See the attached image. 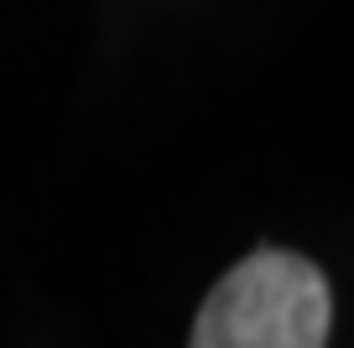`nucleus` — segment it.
Segmentation results:
<instances>
[{"mask_svg": "<svg viewBox=\"0 0 354 348\" xmlns=\"http://www.w3.org/2000/svg\"><path fill=\"white\" fill-rule=\"evenodd\" d=\"M333 296L313 260L250 250L203 296L188 348H328Z\"/></svg>", "mask_w": 354, "mask_h": 348, "instance_id": "1", "label": "nucleus"}]
</instances>
